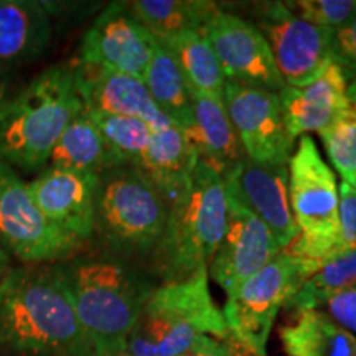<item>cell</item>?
Wrapping results in <instances>:
<instances>
[{"instance_id": "obj_1", "label": "cell", "mask_w": 356, "mask_h": 356, "mask_svg": "<svg viewBox=\"0 0 356 356\" xmlns=\"http://www.w3.org/2000/svg\"><path fill=\"white\" fill-rule=\"evenodd\" d=\"M0 351L91 356V341L55 264L10 267L0 279Z\"/></svg>"}, {"instance_id": "obj_2", "label": "cell", "mask_w": 356, "mask_h": 356, "mask_svg": "<svg viewBox=\"0 0 356 356\" xmlns=\"http://www.w3.org/2000/svg\"><path fill=\"white\" fill-rule=\"evenodd\" d=\"M83 109L73 63L48 66L0 113V160L24 172L48 165L60 137Z\"/></svg>"}, {"instance_id": "obj_3", "label": "cell", "mask_w": 356, "mask_h": 356, "mask_svg": "<svg viewBox=\"0 0 356 356\" xmlns=\"http://www.w3.org/2000/svg\"><path fill=\"white\" fill-rule=\"evenodd\" d=\"M95 353L126 348L154 291L131 266L111 257H71L55 264Z\"/></svg>"}, {"instance_id": "obj_4", "label": "cell", "mask_w": 356, "mask_h": 356, "mask_svg": "<svg viewBox=\"0 0 356 356\" xmlns=\"http://www.w3.org/2000/svg\"><path fill=\"white\" fill-rule=\"evenodd\" d=\"M228 221V197L222 177L202 160L184 193L170 207L159 246L152 252L162 284L190 277L208 267L220 248Z\"/></svg>"}, {"instance_id": "obj_5", "label": "cell", "mask_w": 356, "mask_h": 356, "mask_svg": "<svg viewBox=\"0 0 356 356\" xmlns=\"http://www.w3.org/2000/svg\"><path fill=\"white\" fill-rule=\"evenodd\" d=\"M231 337L210 292L208 267L155 287L126 340L132 356H180L198 338Z\"/></svg>"}, {"instance_id": "obj_6", "label": "cell", "mask_w": 356, "mask_h": 356, "mask_svg": "<svg viewBox=\"0 0 356 356\" xmlns=\"http://www.w3.org/2000/svg\"><path fill=\"white\" fill-rule=\"evenodd\" d=\"M287 170L289 202L299 236L284 252L309 262L315 274L338 257L340 195L337 177L310 136L299 137V144L287 162Z\"/></svg>"}, {"instance_id": "obj_7", "label": "cell", "mask_w": 356, "mask_h": 356, "mask_svg": "<svg viewBox=\"0 0 356 356\" xmlns=\"http://www.w3.org/2000/svg\"><path fill=\"white\" fill-rule=\"evenodd\" d=\"M168 213L167 200L139 168L122 165L101 175L95 233L115 252L152 256Z\"/></svg>"}, {"instance_id": "obj_8", "label": "cell", "mask_w": 356, "mask_h": 356, "mask_svg": "<svg viewBox=\"0 0 356 356\" xmlns=\"http://www.w3.org/2000/svg\"><path fill=\"white\" fill-rule=\"evenodd\" d=\"M310 275L309 262L282 251L229 292L222 317L236 343L248 353L266 356L277 314Z\"/></svg>"}, {"instance_id": "obj_9", "label": "cell", "mask_w": 356, "mask_h": 356, "mask_svg": "<svg viewBox=\"0 0 356 356\" xmlns=\"http://www.w3.org/2000/svg\"><path fill=\"white\" fill-rule=\"evenodd\" d=\"M0 243L26 266L68 261L84 246L44 216L29 184L3 160H0Z\"/></svg>"}, {"instance_id": "obj_10", "label": "cell", "mask_w": 356, "mask_h": 356, "mask_svg": "<svg viewBox=\"0 0 356 356\" xmlns=\"http://www.w3.org/2000/svg\"><path fill=\"white\" fill-rule=\"evenodd\" d=\"M252 19L251 24L269 43L275 68L286 86H307L333 61V30L300 20L284 2L254 3Z\"/></svg>"}, {"instance_id": "obj_11", "label": "cell", "mask_w": 356, "mask_h": 356, "mask_svg": "<svg viewBox=\"0 0 356 356\" xmlns=\"http://www.w3.org/2000/svg\"><path fill=\"white\" fill-rule=\"evenodd\" d=\"M228 83L280 92L286 88L269 43L251 22L216 7L203 25Z\"/></svg>"}, {"instance_id": "obj_12", "label": "cell", "mask_w": 356, "mask_h": 356, "mask_svg": "<svg viewBox=\"0 0 356 356\" xmlns=\"http://www.w3.org/2000/svg\"><path fill=\"white\" fill-rule=\"evenodd\" d=\"M157 44L129 10L127 2H113L86 30L74 63L144 81Z\"/></svg>"}, {"instance_id": "obj_13", "label": "cell", "mask_w": 356, "mask_h": 356, "mask_svg": "<svg viewBox=\"0 0 356 356\" xmlns=\"http://www.w3.org/2000/svg\"><path fill=\"white\" fill-rule=\"evenodd\" d=\"M222 102L248 159L287 165L296 140L284 122L279 92L226 81Z\"/></svg>"}, {"instance_id": "obj_14", "label": "cell", "mask_w": 356, "mask_h": 356, "mask_svg": "<svg viewBox=\"0 0 356 356\" xmlns=\"http://www.w3.org/2000/svg\"><path fill=\"white\" fill-rule=\"evenodd\" d=\"M222 181L226 197L254 213L269 228L280 251L299 236L289 202L287 165L259 163L244 155Z\"/></svg>"}, {"instance_id": "obj_15", "label": "cell", "mask_w": 356, "mask_h": 356, "mask_svg": "<svg viewBox=\"0 0 356 356\" xmlns=\"http://www.w3.org/2000/svg\"><path fill=\"white\" fill-rule=\"evenodd\" d=\"M282 252L267 226L243 204L228 198V221L208 274L228 296Z\"/></svg>"}, {"instance_id": "obj_16", "label": "cell", "mask_w": 356, "mask_h": 356, "mask_svg": "<svg viewBox=\"0 0 356 356\" xmlns=\"http://www.w3.org/2000/svg\"><path fill=\"white\" fill-rule=\"evenodd\" d=\"M99 178L92 173L47 167L29 181L35 202L53 225L81 243L95 234Z\"/></svg>"}, {"instance_id": "obj_17", "label": "cell", "mask_w": 356, "mask_h": 356, "mask_svg": "<svg viewBox=\"0 0 356 356\" xmlns=\"http://www.w3.org/2000/svg\"><path fill=\"white\" fill-rule=\"evenodd\" d=\"M73 66L79 96L86 109L139 119L154 131L172 126L170 119L157 108L144 81L78 63Z\"/></svg>"}, {"instance_id": "obj_18", "label": "cell", "mask_w": 356, "mask_h": 356, "mask_svg": "<svg viewBox=\"0 0 356 356\" xmlns=\"http://www.w3.org/2000/svg\"><path fill=\"white\" fill-rule=\"evenodd\" d=\"M348 84L340 66L332 61L307 86L284 88L279 97L289 136L296 140L310 132L327 131L346 108Z\"/></svg>"}, {"instance_id": "obj_19", "label": "cell", "mask_w": 356, "mask_h": 356, "mask_svg": "<svg viewBox=\"0 0 356 356\" xmlns=\"http://www.w3.org/2000/svg\"><path fill=\"white\" fill-rule=\"evenodd\" d=\"M53 22L42 0H0V74H12L48 51Z\"/></svg>"}, {"instance_id": "obj_20", "label": "cell", "mask_w": 356, "mask_h": 356, "mask_svg": "<svg viewBox=\"0 0 356 356\" xmlns=\"http://www.w3.org/2000/svg\"><path fill=\"white\" fill-rule=\"evenodd\" d=\"M193 95L191 121L181 129L198 160L225 177L244 157L233 124L220 97Z\"/></svg>"}, {"instance_id": "obj_21", "label": "cell", "mask_w": 356, "mask_h": 356, "mask_svg": "<svg viewBox=\"0 0 356 356\" xmlns=\"http://www.w3.org/2000/svg\"><path fill=\"white\" fill-rule=\"evenodd\" d=\"M198 157L185 139L181 129H155L144 157L136 168L144 173L167 200L168 207L184 193Z\"/></svg>"}, {"instance_id": "obj_22", "label": "cell", "mask_w": 356, "mask_h": 356, "mask_svg": "<svg viewBox=\"0 0 356 356\" xmlns=\"http://www.w3.org/2000/svg\"><path fill=\"white\" fill-rule=\"evenodd\" d=\"M48 165L101 177L124 163L102 137L91 115L83 109L60 137Z\"/></svg>"}, {"instance_id": "obj_23", "label": "cell", "mask_w": 356, "mask_h": 356, "mask_svg": "<svg viewBox=\"0 0 356 356\" xmlns=\"http://www.w3.org/2000/svg\"><path fill=\"white\" fill-rule=\"evenodd\" d=\"M287 356H356V337L325 310H305L280 328Z\"/></svg>"}, {"instance_id": "obj_24", "label": "cell", "mask_w": 356, "mask_h": 356, "mask_svg": "<svg viewBox=\"0 0 356 356\" xmlns=\"http://www.w3.org/2000/svg\"><path fill=\"white\" fill-rule=\"evenodd\" d=\"M129 10L159 43L185 32H202L218 7L207 0H134Z\"/></svg>"}, {"instance_id": "obj_25", "label": "cell", "mask_w": 356, "mask_h": 356, "mask_svg": "<svg viewBox=\"0 0 356 356\" xmlns=\"http://www.w3.org/2000/svg\"><path fill=\"white\" fill-rule=\"evenodd\" d=\"M177 61L190 91L222 99L225 74L203 32H185L160 43Z\"/></svg>"}, {"instance_id": "obj_26", "label": "cell", "mask_w": 356, "mask_h": 356, "mask_svg": "<svg viewBox=\"0 0 356 356\" xmlns=\"http://www.w3.org/2000/svg\"><path fill=\"white\" fill-rule=\"evenodd\" d=\"M144 83L157 108L170 119L173 126L178 129L188 126L193 109V95L177 61L160 43L155 48Z\"/></svg>"}, {"instance_id": "obj_27", "label": "cell", "mask_w": 356, "mask_h": 356, "mask_svg": "<svg viewBox=\"0 0 356 356\" xmlns=\"http://www.w3.org/2000/svg\"><path fill=\"white\" fill-rule=\"evenodd\" d=\"M353 287H356V251L320 267L287 300L284 309L293 315L305 310H323L328 300Z\"/></svg>"}, {"instance_id": "obj_28", "label": "cell", "mask_w": 356, "mask_h": 356, "mask_svg": "<svg viewBox=\"0 0 356 356\" xmlns=\"http://www.w3.org/2000/svg\"><path fill=\"white\" fill-rule=\"evenodd\" d=\"M328 160L343 184L356 188V81L348 84V102L340 118L320 134Z\"/></svg>"}, {"instance_id": "obj_29", "label": "cell", "mask_w": 356, "mask_h": 356, "mask_svg": "<svg viewBox=\"0 0 356 356\" xmlns=\"http://www.w3.org/2000/svg\"><path fill=\"white\" fill-rule=\"evenodd\" d=\"M86 109V108H84ZM91 119L99 129L102 137L111 145L115 155L122 160L124 165L137 167L144 157L154 129L139 119L99 113L86 109Z\"/></svg>"}, {"instance_id": "obj_30", "label": "cell", "mask_w": 356, "mask_h": 356, "mask_svg": "<svg viewBox=\"0 0 356 356\" xmlns=\"http://www.w3.org/2000/svg\"><path fill=\"white\" fill-rule=\"evenodd\" d=\"M284 6L307 24L330 30L345 25L356 13V0H287Z\"/></svg>"}, {"instance_id": "obj_31", "label": "cell", "mask_w": 356, "mask_h": 356, "mask_svg": "<svg viewBox=\"0 0 356 356\" xmlns=\"http://www.w3.org/2000/svg\"><path fill=\"white\" fill-rule=\"evenodd\" d=\"M332 60L340 66L348 83L356 81V13L332 33Z\"/></svg>"}, {"instance_id": "obj_32", "label": "cell", "mask_w": 356, "mask_h": 356, "mask_svg": "<svg viewBox=\"0 0 356 356\" xmlns=\"http://www.w3.org/2000/svg\"><path fill=\"white\" fill-rule=\"evenodd\" d=\"M340 195V243H338V257L356 251V188L348 184L338 186Z\"/></svg>"}, {"instance_id": "obj_33", "label": "cell", "mask_w": 356, "mask_h": 356, "mask_svg": "<svg viewBox=\"0 0 356 356\" xmlns=\"http://www.w3.org/2000/svg\"><path fill=\"white\" fill-rule=\"evenodd\" d=\"M330 317L356 337V287L338 293L323 307Z\"/></svg>"}, {"instance_id": "obj_34", "label": "cell", "mask_w": 356, "mask_h": 356, "mask_svg": "<svg viewBox=\"0 0 356 356\" xmlns=\"http://www.w3.org/2000/svg\"><path fill=\"white\" fill-rule=\"evenodd\" d=\"M246 353L248 351L236 343L233 337L225 338V340L215 337H202L180 356H244Z\"/></svg>"}, {"instance_id": "obj_35", "label": "cell", "mask_w": 356, "mask_h": 356, "mask_svg": "<svg viewBox=\"0 0 356 356\" xmlns=\"http://www.w3.org/2000/svg\"><path fill=\"white\" fill-rule=\"evenodd\" d=\"M13 84L15 83H13L12 74H0V113L6 109L12 97L19 92L15 91Z\"/></svg>"}, {"instance_id": "obj_36", "label": "cell", "mask_w": 356, "mask_h": 356, "mask_svg": "<svg viewBox=\"0 0 356 356\" xmlns=\"http://www.w3.org/2000/svg\"><path fill=\"white\" fill-rule=\"evenodd\" d=\"M8 269H10V257H8V252L0 244V279L7 274Z\"/></svg>"}, {"instance_id": "obj_37", "label": "cell", "mask_w": 356, "mask_h": 356, "mask_svg": "<svg viewBox=\"0 0 356 356\" xmlns=\"http://www.w3.org/2000/svg\"><path fill=\"white\" fill-rule=\"evenodd\" d=\"M91 356H132L126 348L122 350H114V351H106V353H92Z\"/></svg>"}, {"instance_id": "obj_38", "label": "cell", "mask_w": 356, "mask_h": 356, "mask_svg": "<svg viewBox=\"0 0 356 356\" xmlns=\"http://www.w3.org/2000/svg\"><path fill=\"white\" fill-rule=\"evenodd\" d=\"M248 356H254V355H251V353H249V355H248Z\"/></svg>"}, {"instance_id": "obj_39", "label": "cell", "mask_w": 356, "mask_h": 356, "mask_svg": "<svg viewBox=\"0 0 356 356\" xmlns=\"http://www.w3.org/2000/svg\"><path fill=\"white\" fill-rule=\"evenodd\" d=\"M248 355H249V353H246V355H244V356H248Z\"/></svg>"}]
</instances>
